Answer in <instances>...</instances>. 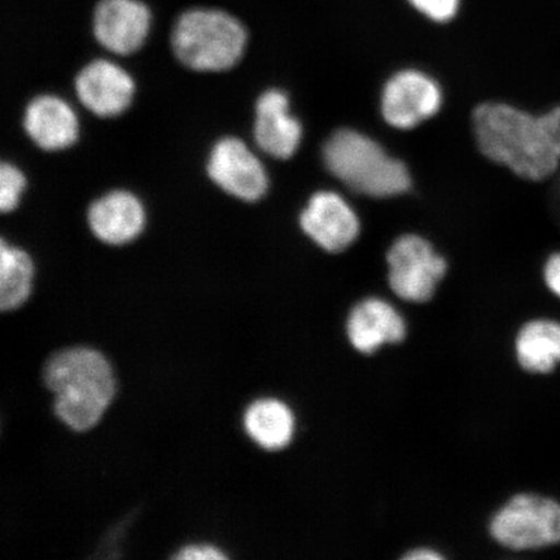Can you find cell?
Wrapping results in <instances>:
<instances>
[{
  "label": "cell",
  "instance_id": "obj_1",
  "mask_svg": "<svg viewBox=\"0 0 560 560\" xmlns=\"http://www.w3.org/2000/svg\"><path fill=\"white\" fill-rule=\"evenodd\" d=\"M479 149L493 163L530 184H545L560 171V104L545 112L487 103L472 115Z\"/></svg>",
  "mask_w": 560,
  "mask_h": 560
},
{
  "label": "cell",
  "instance_id": "obj_2",
  "mask_svg": "<svg viewBox=\"0 0 560 560\" xmlns=\"http://www.w3.org/2000/svg\"><path fill=\"white\" fill-rule=\"evenodd\" d=\"M45 383L55 395V412L74 431L93 429L116 392L114 371L90 348H69L47 361Z\"/></svg>",
  "mask_w": 560,
  "mask_h": 560
},
{
  "label": "cell",
  "instance_id": "obj_3",
  "mask_svg": "<svg viewBox=\"0 0 560 560\" xmlns=\"http://www.w3.org/2000/svg\"><path fill=\"white\" fill-rule=\"evenodd\" d=\"M324 160L327 170L350 190L371 198L401 195L411 186L408 167L400 160L354 130L336 131L324 147Z\"/></svg>",
  "mask_w": 560,
  "mask_h": 560
},
{
  "label": "cell",
  "instance_id": "obj_4",
  "mask_svg": "<svg viewBox=\"0 0 560 560\" xmlns=\"http://www.w3.org/2000/svg\"><path fill=\"white\" fill-rule=\"evenodd\" d=\"M247 31L235 18L217 10H191L180 15L172 47L182 65L196 72H223L241 60Z\"/></svg>",
  "mask_w": 560,
  "mask_h": 560
},
{
  "label": "cell",
  "instance_id": "obj_5",
  "mask_svg": "<svg viewBox=\"0 0 560 560\" xmlns=\"http://www.w3.org/2000/svg\"><path fill=\"white\" fill-rule=\"evenodd\" d=\"M494 540L513 550L560 544V503L536 494H520L490 522Z\"/></svg>",
  "mask_w": 560,
  "mask_h": 560
},
{
  "label": "cell",
  "instance_id": "obj_6",
  "mask_svg": "<svg viewBox=\"0 0 560 560\" xmlns=\"http://www.w3.org/2000/svg\"><path fill=\"white\" fill-rule=\"evenodd\" d=\"M392 291L411 303L431 300L447 265L432 245L417 235H405L392 245L388 256Z\"/></svg>",
  "mask_w": 560,
  "mask_h": 560
},
{
  "label": "cell",
  "instance_id": "obj_7",
  "mask_svg": "<svg viewBox=\"0 0 560 560\" xmlns=\"http://www.w3.org/2000/svg\"><path fill=\"white\" fill-rule=\"evenodd\" d=\"M210 180L234 198L254 202L268 191V174L241 139L222 138L210 150L207 163Z\"/></svg>",
  "mask_w": 560,
  "mask_h": 560
},
{
  "label": "cell",
  "instance_id": "obj_8",
  "mask_svg": "<svg viewBox=\"0 0 560 560\" xmlns=\"http://www.w3.org/2000/svg\"><path fill=\"white\" fill-rule=\"evenodd\" d=\"M441 102L443 95L435 81L418 70H404L384 88L383 117L396 129H412L435 116Z\"/></svg>",
  "mask_w": 560,
  "mask_h": 560
},
{
  "label": "cell",
  "instance_id": "obj_9",
  "mask_svg": "<svg viewBox=\"0 0 560 560\" xmlns=\"http://www.w3.org/2000/svg\"><path fill=\"white\" fill-rule=\"evenodd\" d=\"M300 225L314 243L331 254L346 250L360 234L359 217L339 194L332 191L312 196L301 213Z\"/></svg>",
  "mask_w": 560,
  "mask_h": 560
},
{
  "label": "cell",
  "instance_id": "obj_10",
  "mask_svg": "<svg viewBox=\"0 0 560 560\" xmlns=\"http://www.w3.org/2000/svg\"><path fill=\"white\" fill-rule=\"evenodd\" d=\"M74 90L83 107L100 117H115L129 108L136 83L121 67L107 60L91 61L77 74Z\"/></svg>",
  "mask_w": 560,
  "mask_h": 560
},
{
  "label": "cell",
  "instance_id": "obj_11",
  "mask_svg": "<svg viewBox=\"0 0 560 560\" xmlns=\"http://www.w3.org/2000/svg\"><path fill=\"white\" fill-rule=\"evenodd\" d=\"M151 12L138 0H101L94 12V34L100 44L117 55H130L143 46Z\"/></svg>",
  "mask_w": 560,
  "mask_h": 560
},
{
  "label": "cell",
  "instance_id": "obj_12",
  "mask_svg": "<svg viewBox=\"0 0 560 560\" xmlns=\"http://www.w3.org/2000/svg\"><path fill=\"white\" fill-rule=\"evenodd\" d=\"M289 96L271 89L256 103L255 140L268 155L285 160L295 155L303 138V128L290 115Z\"/></svg>",
  "mask_w": 560,
  "mask_h": 560
},
{
  "label": "cell",
  "instance_id": "obj_13",
  "mask_svg": "<svg viewBox=\"0 0 560 560\" xmlns=\"http://www.w3.org/2000/svg\"><path fill=\"white\" fill-rule=\"evenodd\" d=\"M145 213L135 194L124 190L102 196L90 206L88 223L101 242L122 245L135 241L144 229Z\"/></svg>",
  "mask_w": 560,
  "mask_h": 560
},
{
  "label": "cell",
  "instance_id": "obj_14",
  "mask_svg": "<svg viewBox=\"0 0 560 560\" xmlns=\"http://www.w3.org/2000/svg\"><path fill=\"white\" fill-rule=\"evenodd\" d=\"M347 335L359 352L375 353L384 345H397L406 338V324L387 301L371 298L361 301L350 312Z\"/></svg>",
  "mask_w": 560,
  "mask_h": 560
},
{
  "label": "cell",
  "instance_id": "obj_15",
  "mask_svg": "<svg viewBox=\"0 0 560 560\" xmlns=\"http://www.w3.org/2000/svg\"><path fill=\"white\" fill-rule=\"evenodd\" d=\"M24 130L39 149L60 151L75 143L79 120L70 105L54 95H40L27 104Z\"/></svg>",
  "mask_w": 560,
  "mask_h": 560
},
{
  "label": "cell",
  "instance_id": "obj_16",
  "mask_svg": "<svg viewBox=\"0 0 560 560\" xmlns=\"http://www.w3.org/2000/svg\"><path fill=\"white\" fill-rule=\"evenodd\" d=\"M244 429L264 450L280 451L291 443L295 418L284 402L276 398H261L245 411Z\"/></svg>",
  "mask_w": 560,
  "mask_h": 560
},
{
  "label": "cell",
  "instance_id": "obj_17",
  "mask_svg": "<svg viewBox=\"0 0 560 560\" xmlns=\"http://www.w3.org/2000/svg\"><path fill=\"white\" fill-rule=\"evenodd\" d=\"M516 357L521 366L534 374H548L560 362V324L532 320L517 334Z\"/></svg>",
  "mask_w": 560,
  "mask_h": 560
},
{
  "label": "cell",
  "instance_id": "obj_18",
  "mask_svg": "<svg viewBox=\"0 0 560 560\" xmlns=\"http://www.w3.org/2000/svg\"><path fill=\"white\" fill-rule=\"evenodd\" d=\"M33 261L25 250L0 241V310L15 311L31 296Z\"/></svg>",
  "mask_w": 560,
  "mask_h": 560
},
{
  "label": "cell",
  "instance_id": "obj_19",
  "mask_svg": "<svg viewBox=\"0 0 560 560\" xmlns=\"http://www.w3.org/2000/svg\"><path fill=\"white\" fill-rule=\"evenodd\" d=\"M25 184L23 172L15 165L9 163L0 165V210L2 213H10L19 206Z\"/></svg>",
  "mask_w": 560,
  "mask_h": 560
},
{
  "label": "cell",
  "instance_id": "obj_20",
  "mask_svg": "<svg viewBox=\"0 0 560 560\" xmlns=\"http://www.w3.org/2000/svg\"><path fill=\"white\" fill-rule=\"evenodd\" d=\"M424 16L438 23H446L457 15L460 0H409Z\"/></svg>",
  "mask_w": 560,
  "mask_h": 560
},
{
  "label": "cell",
  "instance_id": "obj_21",
  "mask_svg": "<svg viewBox=\"0 0 560 560\" xmlns=\"http://www.w3.org/2000/svg\"><path fill=\"white\" fill-rule=\"evenodd\" d=\"M544 282L552 295L560 299V249L551 252L542 269Z\"/></svg>",
  "mask_w": 560,
  "mask_h": 560
},
{
  "label": "cell",
  "instance_id": "obj_22",
  "mask_svg": "<svg viewBox=\"0 0 560 560\" xmlns=\"http://www.w3.org/2000/svg\"><path fill=\"white\" fill-rule=\"evenodd\" d=\"M175 559L179 560H222L228 557L220 549L210 545H190L180 549Z\"/></svg>",
  "mask_w": 560,
  "mask_h": 560
},
{
  "label": "cell",
  "instance_id": "obj_23",
  "mask_svg": "<svg viewBox=\"0 0 560 560\" xmlns=\"http://www.w3.org/2000/svg\"><path fill=\"white\" fill-rule=\"evenodd\" d=\"M404 559L409 560H439L443 559V556L439 555L438 551L432 549H417L404 556Z\"/></svg>",
  "mask_w": 560,
  "mask_h": 560
}]
</instances>
